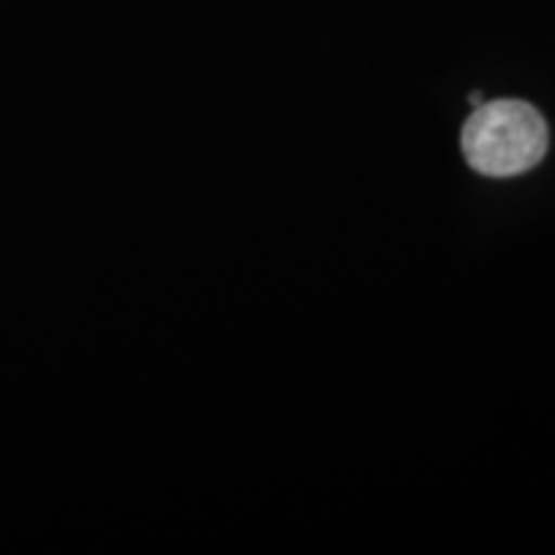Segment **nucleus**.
<instances>
[{
	"instance_id": "nucleus-1",
	"label": "nucleus",
	"mask_w": 555,
	"mask_h": 555,
	"mask_svg": "<svg viewBox=\"0 0 555 555\" xmlns=\"http://www.w3.org/2000/svg\"><path fill=\"white\" fill-rule=\"evenodd\" d=\"M461 147L478 176L515 178L543 163L547 124L543 114L525 101L481 103L463 124Z\"/></svg>"
},
{
	"instance_id": "nucleus-2",
	"label": "nucleus",
	"mask_w": 555,
	"mask_h": 555,
	"mask_svg": "<svg viewBox=\"0 0 555 555\" xmlns=\"http://www.w3.org/2000/svg\"><path fill=\"white\" fill-rule=\"evenodd\" d=\"M468 101L474 103V106H481V103H483V95H481V93H470V95H468Z\"/></svg>"
}]
</instances>
